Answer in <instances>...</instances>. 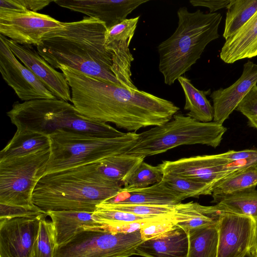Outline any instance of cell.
Instances as JSON below:
<instances>
[{"mask_svg": "<svg viewBox=\"0 0 257 257\" xmlns=\"http://www.w3.org/2000/svg\"><path fill=\"white\" fill-rule=\"evenodd\" d=\"M64 23L30 11H0V34L14 42L38 46L48 33L63 29Z\"/></svg>", "mask_w": 257, "mask_h": 257, "instance_id": "obj_10", "label": "cell"}, {"mask_svg": "<svg viewBox=\"0 0 257 257\" xmlns=\"http://www.w3.org/2000/svg\"><path fill=\"white\" fill-rule=\"evenodd\" d=\"M178 80L185 94L184 108L189 111L187 115L201 122L212 121L213 107L206 97L210 93V89L200 90L192 84L190 79L182 76Z\"/></svg>", "mask_w": 257, "mask_h": 257, "instance_id": "obj_23", "label": "cell"}, {"mask_svg": "<svg viewBox=\"0 0 257 257\" xmlns=\"http://www.w3.org/2000/svg\"><path fill=\"white\" fill-rule=\"evenodd\" d=\"M188 203L190 219L177 224L186 231L217 224L224 213L215 205L204 206L193 201Z\"/></svg>", "mask_w": 257, "mask_h": 257, "instance_id": "obj_32", "label": "cell"}, {"mask_svg": "<svg viewBox=\"0 0 257 257\" xmlns=\"http://www.w3.org/2000/svg\"><path fill=\"white\" fill-rule=\"evenodd\" d=\"M248 120V125L257 130V85H254L237 106Z\"/></svg>", "mask_w": 257, "mask_h": 257, "instance_id": "obj_37", "label": "cell"}, {"mask_svg": "<svg viewBox=\"0 0 257 257\" xmlns=\"http://www.w3.org/2000/svg\"><path fill=\"white\" fill-rule=\"evenodd\" d=\"M0 11L22 12L27 10L19 0H1Z\"/></svg>", "mask_w": 257, "mask_h": 257, "instance_id": "obj_42", "label": "cell"}, {"mask_svg": "<svg viewBox=\"0 0 257 257\" xmlns=\"http://www.w3.org/2000/svg\"><path fill=\"white\" fill-rule=\"evenodd\" d=\"M49 137L50 155L44 175L125 153L137 143L139 134L103 138L61 131Z\"/></svg>", "mask_w": 257, "mask_h": 257, "instance_id": "obj_6", "label": "cell"}, {"mask_svg": "<svg viewBox=\"0 0 257 257\" xmlns=\"http://www.w3.org/2000/svg\"><path fill=\"white\" fill-rule=\"evenodd\" d=\"M63 29L47 34L37 46L39 55L54 68L73 69L123 87L111 70L112 54L106 46L107 28L94 18L64 23Z\"/></svg>", "mask_w": 257, "mask_h": 257, "instance_id": "obj_2", "label": "cell"}, {"mask_svg": "<svg viewBox=\"0 0 257 257\" xmlns=\"http://www.w3.org/2000/svg\"><path fill=\"white\" fill-rule=\"evenodd\" d=\"M189 247L187 257H217L218 223L188 231Z\"/></svg>", "mask_w": 257, "mask_h": 257, "instance_id": "obj_26", "label": "cell"}, {"mask_svg": "<svg viewBox=\"0 0 257 257\" xmlns=\"http://www.w3.org/2000/svg\"><path fill=\"white\" fill-rule=\"evenodd\" d=\"M172 189L185 199L211 195L213 185L179 176L165 175L162 179Z\"/></svg>", "mask_w": 257, "mask_h": 257, "instance_id": "obj_33", "label": "cell"}, {"mask_svg": "<svg viewBox=\"0 0 257 257\" xmlns=\"http://www.w3.org/2000/svg\"><path fill=\"white\" fill-rule=\"evenodd\" d=\"M242 257H257V256H255L253 253H252L251 252H249L247 253L246 254H245L244 256H243Z\"/></svg>", "mask_w": 257, "mask_h": 257, "instance_id": "obj_44", "label": "cell"}, {"mask_svg": "<svg viewBox=\"0 0 257 257\" xmlns=\"http://www.w3.org/2000/svg\"><path fill=\"white\" fill-rule=\"evenodd\" d=\"M0 160V203L29 206L34 189L44 175L50 147Z\"/></svg>", "mask_w": 257, "mask_h": 257, "instance_id": "obj_8", "label": "cell"}, {"mask_svg": "<svg viewBox=\"0 0 257 257\" xmlns=\"http://www.w3.org/2000/svg\"><path fill=\"white\" fill-rule=\"evenodd\" d=\"M149 0H54L58 6L84 14L105 23L107 29L126 19L127 16Z\"/></svg>", "mask_w": 257, "mask_h": 257, "instance_id": "obj_17", "label": "cell"}, {"mask_svg": "<svg viewBox=\"0 0 257 257\" xmlns=\"http://www.w3.org/2000/svg\"><path fill=\"white\" fill-rule=\"evenodd\" d=\"M93 217L96 222L103 225L104 229L113 231L117 225L121 224L130 223L144 224L166 218H175L176 219V216H142L127 212L105 208L98 205L93 212Z\"/></svg>", "mask_w": 257, "mask_h": 257, "instance_id": "obj_30", "label": "cell"}, {"mask_svg": "<svg viewBox=\"0 0 257 257\" xmlns=\"http://www.w3.org/2000/svg\"><path fill=\"white\" fill-rule=\"evenodd\" d=\"M15 56L57 99L71 102V89L64 74L50 65L32 45H21L0 34Z\"/></svg>", "mask_w": 257, "mask_h": 257, "instance_id": "obj_14", "label": "cell"}, {"mask_svg": "<svg viewBox=\"0 0 257 257\" xmlns=\"http://www.w3.org/2000/svg\"><path fill=\"white\" fill-rule=\"evenodd\" d=\"M230 0H190L191 5L194 7H204L209 9L210 13L227 8Z\"/></svg>", "mask_w": 257, "mask_h": 257, "instance_id": "obj_40", "label": "cell"}, {"mask_svg": "<svg viewBox=\"0 0 257 257\" xmlns=\"http://www.w3.org/2000/svg\"><path fill=\"white\" fill-rule=\"evenodd\" d=\"M226 130L213 121L201 122L177 112L169 121L139 134L137 143L125 154L145 158L182 145L200 144L215 148Z\"/></svg>", "mask_w": 257, "mask_h": 257, "instance_id": "obj_7", "label": "cell"}, {"mask_svg": "<svg viewBox=\"0 0 257 257\" xmlns=\"http://www.w3.org/2000/svg\"><path fill=\"white\" fill-rule=\"evenodd\" d=\"M163 176L160 164L152 166L143 160L125 176L121 185L124 189L145 188L161 182Z\"/></svg>", "mask_w": 257, "mask_h": 257, "instance_id": "obj_31", "label": "cell"}, {"mask_svg": "<svg viewBox=\"0 0 257 257\" xmlns=\"http://www.w3.org/2000/svg\"><path fill=\"white\" fill-rule=\"evenodd\" d=\"M217 257H242L252 247L255 223L253 218L224 212L218 223Z\"/></svg>", "mask_w": 257, "mask_h": 257, "instance_id": "obj_13", "label": "cell"}, {"mask_svg": "<svg viewBox=\"0 0 257 257\" xmlns=\"http://www.w3.org/2000/svg\"><path fill=\"white\" fill-rule=\"evenodd\" d=\"M46 213L35 204L32 206H24L0 203V218L35 216Z\"/></svg>", "mask_w": 257, "mask_h": 257, "instance_id": "obj_38", "label": "cell"}, {"mask_svg": "<svg viewBox=\"0 0 257 257\" xmlns=\"http://www.w3.org/2000/svg\"><path fill=\"white\" fill-rule=\"evenodd\" d=\"M178 26L174 33L158 47L159 69L168 85L189 71L200 58L206 46L219 37L220 13L190 12L185 7L177 11Z\"/></svg>", "mask_w": 257, "mask_h": 257, "instance_id": "obj_4", "label": "cell"}, {"mask_svg": "<svg viewBox=\"0 0 257 257\" xmlns=\"http://www.w3.org/2000/svg\"><path fill=\"white\" fill-rule=\"evenodd\" d=\"M143 241L140 230L126 233L87 229L57 246L54 257H129Z\"/></svg>", "mask_w": 257, "mask_h": 257, "instance_id": "obj_9", "label": "cell"}, {"mask_svg": "<svg viewBox=\"0 0 257 257\" xmlns=\"http://www.w3.org/2000/svg\"><path fill=\"white\" fill-rule=\"evenodd\" d=\"M254 220L255 223L254 237L253 246L250 252L257 256V219Z\"/></svg>", "mask_w": 257, "mask_h": 257, "instance_id": "obj_43", "label": "cell"}, {"mask_svg": "<svg viewBox=\"0 0 257 257\" xmlns=\"http://www.w3.org/2000/svg\"><path fill=\"white\" fill-rule=\"evenodd\" d=\"M43 217L40 222L37 237L35 241L31 257H54L57 244L52 221Z\"/></svg>", "mask_w": 257, "mask_h": 257, "instance_id": "obj_34", "label": "cell"}, {"mask_svg": "<svg viewBox=\"0 0 257 257\" xmlns=\"http://www.w3.org/2000/svg\"><path fill=\"white\" fill-rule=\"evenodd\" d=\"M140 16L126 19L107 29L105 46L112 54L111 70L125 88L138 90L132 79L131 64L134 57L129 49Z\"/></svg>", "mask_w": 257, "mask_h": 257, "instance_id": "obj_15", "label": "cell"}, {"mask_svg": "<svg viewBox=\"0 0 257 257\" xmlns=\"http://www.w3.org/2000/svg\"><path fill=\"white\" fill-rule=\"evenodd\" d=\"M230 162L219 154L163 161L160 165L164 175L179 176L214 186L225 177L224 167Z\"/></svg>", "mask_w": 257, "mask_h": 257, "instance_id": "obj_16", "label": "cell"}, {"mask_svg": "<svg viewBox=\"0 0 257 257\" xmlns=\"http://www.w3.org/2000/svg\"><path fill=\"white\" fill-rule=\"evenodd\" d=\"M0 71L4 80L21 100L56 98L38 78L20 62L1 37Z\"/></svg>", "mask_w": 257, "mask_h": 257, "instance_id": "obj_11", "label": "cell"}, {"mask_svg": "<svg viewBox=\"0 0 257 257\" xmlns=\"http://www.w3.org/2000/svg\"><path fill=\"white\" fill-rule=\"evenodd\" d=\"M47 213L53 225L57 246L66 243L77 233L85 229H104L102 224L94 219L93 212L50 211Z\"/></svg>", "mask_w": 257, "mask_h": 257, "instance_id": "obj_21", "label": "cell"}, {"mask_svg": "<svg viewBox=\"0 0 257 257\" xmlns=\"http://www.w3.org/2000/svg\"><path fill=\"white\" fill-rule=\"evenodd\" d=\"M7 115L17 130L48 136L61 131L103 138H114L125 134L107 123L90 119L73 104L57 98L16 102Z\"/></svg>", "mask_w": 257, "mask_h": 257, "instance_id": "obj_5", "label": "cell"}, {"mask_svg": "<svg viewBox=\"0 0 257 257\" xmlns=\"http://www.w3.org/2000/svg\"><path fill=\"white\" fill-rule=\"evenodd\" d=\"M188 233L176 225L172 230L144 240L137 247L135 255L143 257H187Z\"/></svg>", "mask_w": 257, "mask_h": 257, "instance_id": "obj_20", "label": "cell"}, {"mask_svg": "<svg viewBox=\"0 0 257 257\" xmlns=\"http://www.w3.org/2000/svg\"><path fill=\"white\" fill-rule=\"evenodd\" d=\"M219 156L230 161L245 160L257 157V150L247 149L238 151L230 150L219 154Z\"/></svg>", "mask_w": 257, "mask_h": 257, "instance_id": "obj_39", "label": "cell"}, {"mask_svg": "<svg viewBox=\"0 0 257 257\" xmlns=\"http://www.w3.org/2000/svg\"><path fill=\"white\" fill-rule=\"evenodd\" d=\"M257 56V12L236 33L225 40L220 59L231 64Z\"/></svg>", "mask_w": 257, "mask_h": 257, "instance_id": "obj_22", "label": "cell"}, {"mask_svg": "<svg viewBox=\"0 0 257 257\" xmlns=\"http://www.w3.org/2000/svg\"><path fill=\"white\" fill-rule=\"evenodd\" d=\"M53 0H19L20 3L28 11L36 12L43 9Z\"/></svg>", "mask_w": 257, "mask_h": 257, "instance_id": "obj_41", "label": "cell"}, {"mask_svg": "<svg viewBox=\"0 0 257 257\" xmlns=\"http://www.w3.org/2000/svg\"><path fill=\"white\" fill-rule=\"evenodd\" d=\"M212 197V202L223 212L257 219V190L255 189Z\"/></svg>", "mask_w": 257, "mask_h": 257, "instance_id": "obj_25", "label": "cell"}, {"mask_svg": "<svg viewBox=\"0 0 257 257\" xmlns=\"http://www.w3.org/2000/svg\"><path fill=\"white\" fill-rule=\"evenodd\" d=\"M144 159L123 153L95 162L94 165L96 171L103 179L121 184L125 176Z\"/></svg>", "mask_w": 257, "mask_h": 257, "instance_id": "obj_27", "label": "cell"}, {"mask_svg": "<svg viewBox=\"0 0 257 257\" xmlns=\"http://www.w3.org/2000/svg\"><path fill=\"white\" fill-rule=\"evenodd\" d=\"M122 188L121 184L101 177L93 162L44 175L34 189L32 202L46 212H93Z\"/></svg>", "mask_w": 257, "mask_h": 257, "instance_id": "obj_3", "label": "cell"}, {"mask_svg": "<svg viewBox=\"0 0 257 257\" xmlns=\"http://www.w3.org/2000/svg\"><path fill=\"white\" fill-rule=\"evenodd\" d=\"M223 37L227 40L257 12V0H230L227 6Z\"/></svg>", "mask_w": 257, "mask_h": 257, "instance_id": "obj_29", "label": "cell"}, {"mask_svg": "<svg viewBox=\"0 0 257 257\" xmlns=\"http://www.w3.org/2000/svg\"><path fill=\"white\" fill-rule=\"evenodd\" d=\"M47 216L0 218V257H31L40 220Z\"/></svg>", "mask_w": 257, "mask_h": 257, "instance_id": "obj_12", "label": "cell"}, {"mask_svg": "<svg viewBox=\"0 0 257 257\" xmlns=\"http://www.w3.org/2000/svg\"><path fill=\"white\" fill-rule=\"evenodd\" d=\"M257 186V166L235 172L214 184L212 196L229 195L255 189Z\"/></svg>", "mask_w": 257, "mask_h": 257, "instance_id": "obj_28", "label": "cell"}, {"mask_svg": "<svg viewBox=\"0 0 257 257\" xmlns=\"http://www.w3.org/2000/svg\"><path fill=\"white\" fill-rule=\"evenodd\" d=\"M257 83V64L248 61L243 65L240 77L231 86L213 91V121L222 124L252 87Z\"/></svg>", "mask_w": 257, "mask_h": 257, "instance_id": "obj_18", "label": "cell"}, {"mask_svg": "<svg viewBox=\"0 0 257 257\" xmlns=\"http://www.w3.org/2000/svg\"><path fill=\"white\" fill-rule=\"evenodd\" d=\"M178 224L175 218H166L153 221L143 224L140 229L142 238L148 240L173 229Z\"/></svg>", "mask_w": 257, "mask_h": 257, "instance_id": "obj_36", "label": "cell"}, {"mask_svg": "<svg viewBox=\"0 0 257 257\" xmlns=\"http://www.w3.org/2000/svg\"><path fill=\"white\" fill-rule=\"evenodd\" d=\"M59 69L70 87L71 102L92 120L136 133L169 121L180 109L150 93L107 83L64 66Z\"/></svg>", "mask_w": 257, "mask_h": 257, "instance_id": "obj_1", "label": "cell"}, {"mask_svg": "<svg viewBox=\"0 0 257 257\" xmlns=\"http://www.w3.org/2000/svg\"><path fill=\"white\" fill-rule=\"evenodd\" d=\"M50 146L48 136L17 130L13 137L1 151L0 160L30 154Z\"/></svg>", "mask_w": 257, "mask_h": 257, "instance_id": "obj_24", "label": "cell"}, {"mask_svg": "<svg viewBox=\"0 0 257 257\" xmlns=\"http://www.w3.org/2000/svg\"><path fill=\"white\" fill-rule=\"evenodd\" d=\"M185 198L163 180L145 188L121 189L113 197L104 201L119 204L153 206H174L182 203Z\"/></svg>", "mask_w": 257, "mask_h": 257, "instance_id": "obj_19", "label": "cell"}, {"mask_svg": "<svg viewBox=\"0 0 257 257\" xmlns=\"http://www.w3.org/2000/svg\"><path fill=\"white\" fill-rule=\"evenodd\" d=\"M98 206L103 208L127 212L148 216H176V205L153 206L136 204H119L102 202Z\"/></svg>", "mask_w": 257, "mask_h": 257, "instance_id": "obj_35", "label": "cell"}]
</instances>
